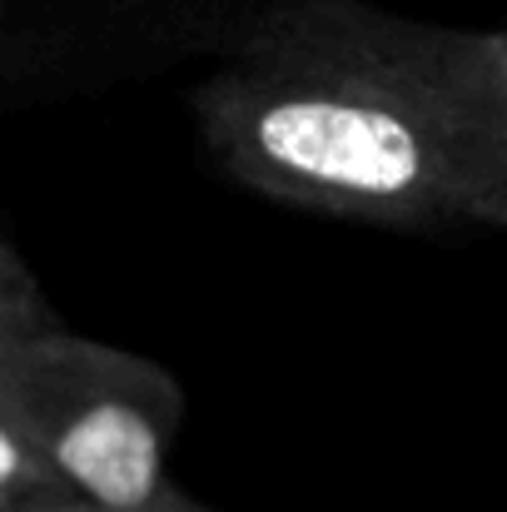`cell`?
Instances as JSON below:
<instances>
[{
  "mask_svg": "<svg viewBox=\"0 0 507 512\" xmlns=\"http://www.w3.org/2000/svg\"><path fill=\"white\" fill-rule=\"evenodd\" d=\"M388 35L398 55L448 100V110L488 145L507 150V25L498 30H458L388 15Z\"/></svg>",
  "mask_w": 507,
  "mask_h": 512,
  "instance_id": "cell-3",
  "label": "cell"
},
{
  "mask_svg": "<svg viewBox=\"0 0 507 512\" xmlns=\"http://www.w3.org/2000/svg\"><path fill=\"white\" fill-rule=\"evenodd\" d=\"M0 512H105L95 508L90 498H80V493H40V498H20V503H0Z\"/></svg>",
  "mask_w": 507,
  "mask_h": 512,
  "instance_id": "cell-4",
  "label": "cell"
},
{
  "mask_svg": "<svg viewBox=\"0 0 507 512\" xmlns=\"http://www.w3.org/2000/svg\"><path fill=\"white\" fill-rule=\"evenodd\" d=\"M0 413L20 418L70 493L105 512H150L174 493L169 448L184 388L165 363L65 324L0 343Z\"/></svg>",
  "mask_w": 507,
  "mask_h": 512,
  "instance_id": "cell-2",
  "label": "cell"
},
{
  "mask_svg": "<svg viewBox=\"0 0 507 512\" xmlns=\"http://www.w3.org/2000/svg\"><path fill=\"white\" fill-rule=\"evenodd\" d=\"M209 165L239 189L348 224L498 229L507 155L398 55L388 10L264 0L189 95Z\"/></svg>",
  "mask_w": 507,
  "mask_h": 512,
  "instance_id": "cell-1",
  "label": "cell"
},
{
  "mask_svg": "<svg viewBox=\"0 0 507 512\" xmlns=\"http://www.w3.org/2000/svg\"><path fill=\"white\" fill-rule=\"evenodd\" d=\"M498 229H507V194H503V214H498Z\"/></svg>",
  "mask_w": 507,
  "mask_h": 512,
  "instance_id": "cell-6",
  "label": "cell"
},
{
  "mask_svg": "<svg viewBox=\"0 0 507 512\" xmlns=\"http://www.w3.org/2000/svg\"><path fill=\"white\" fill-rule=\"evenodd\" d=\"M150 512H219V508H209V503H194V498H184V493L174 488V493H169L165 503H155Z\"/></svg>",
  "mask_w": 507,
  "mask_h": 512,
  "instance_id": "cell-5",
  "label": "cell"
}]
</instances>
